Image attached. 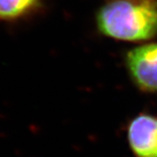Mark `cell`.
<instances>
[{
  "instance_id": "obj_4",
  "label": "cell",
  "mask_w": 157,
  "mask_h": 157,
  "mask_svg": "<svg viewBox=\"0 0 157 157\" xmlns=\"http://www.w3.org/2000/svg\"><path fill=\"white\" fill-rule=\"evenodd\" d=\"M37 0H0V17H19L32 9Z\"/></svg>"
},
{
  "instance_id": "obj_1",
  "label": "cell",
  "mask_w": 157,
  "mask_h": 157,
  "mask_svg": "<svg viewBox=\"0 0 157 157\" xmlns=\"http://www.w3.org/2000/svg\"><path fill=\"white\" fill-rule=\"evenodd\" d=\"M101 33L114 39L137 41L157 33V5L153 0H113L97 16Z\"/></svg>"
},
{
  "instance_id": "obj_2",
  "label": "cell",
  "mask_w": 157,
  "mask_h": 157,
  "mask_svg": "<svg viewBox=\"0 0 157 157\" xmlns=\"http://www.w3.org/2000/svg\"><path fill=\"white\" fill-rule=\"evenodd\" d=\"M127 66L139 88L157 92V43L141 45L128 52Z\"/></svg>"
},
{
  "instance_id": "obj_3",
  "label": "cell",
  "mask_w": 157,
  "mask_h": 157,
  "mask_svg": "<svg viewBox=\"0 0 157 157\" xmlns=\"http://www.w3.org/2000/svg\"><path fill=\"white\" fill-rule=\"evenodd\" d=\"M128 139L136 157H157V117L136 116L129 124Z\"/></svg>"
}]
</instances>
